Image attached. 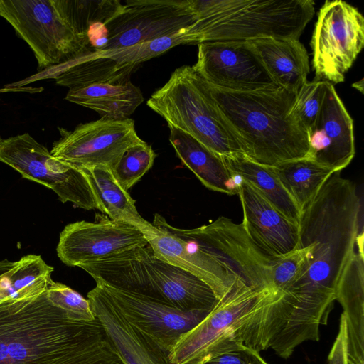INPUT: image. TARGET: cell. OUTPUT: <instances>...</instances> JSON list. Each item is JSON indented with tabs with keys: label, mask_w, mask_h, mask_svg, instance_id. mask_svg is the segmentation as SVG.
<instances>
[{
	"label": "cell",
	"mask_w": 364,
	"mask_h": 364,
	"mask_svg": "<svg viewBox=\"0 0 364 364\" xmlns=\"http://www.w3.org/2000/svg\"><path fill=\"white\" fill-rule=\"evenodd\" d=\"M333 173L301 212L299 245H313L306 272L284 291L336 300L339 277L355 252L361 203L355 184ZM284 292V291H283Z\"/></svg>",
	"instance_id": "cell-1"
},
{
	"label": "cell",
	"mask_w": 364,
	"mask_h": 364,
	"mask_svg": "<svg viewBox=\"0 0 364 364\" xmlns=\"http://www.w3.org/2000/svg\"><path fill=\"white\" fill-rule=\"evenodd\" d=\"M200 80L247 158L268 166L309 158L307 132L291 112L296 94L228 91Z\"/></svg>",
	"instance_id": "cell-2"
},
{
	"label": "cell",
	"mask_w": 364,
	"mask_h": 364,
	"mask_svg": "<svg viewBox=\"0 0 364 364\" xmlns=\"http://www.w3.org/2000/svg\"><path fill=\"white\" fill-rule=\"evenodd\" d=\"M51 279L0 301V364H48L80 336L86 321L53 301Z\"/></svg>",
	"instance_id": "cell-3"
},
{
	"label": "cell",
	"mask_w": 364,
	"mask_h": 364,
	"mask_svg": "<svg viewBox=\"0 0 364 364\" xmlns=\"http://www.w3.org/2000/svg\"><path fill=\"white\" fill-rule=\"evenodd\" d=\"M195 21L191 45L247 41L261 37L298 39L314 14L312 0H191Z\"/></svg>",
	"instance_id": "cell-4"
},
{
	"label": "cell",
	"mask_w": 364,
	"mask_h": 364,
	"mask_svg": "<svg viewBox=\"0 0 364 364\" xmlns=\"http://www.w3.org/2000/svg\"><path fill=\"white\" fill-rule=\"evenodd\" d=\"M146 104L168 124L188 134L214 152L220 155L242 154L192 66L176 68Z\"/></svg>",
	"instance_id": "cell-5"
},
{
	"label": "cell",
	"mask_w": 364,
	"mask_h": 364,
	"mask_svg": "<svg viewBox=\"0 0 364 364\" xmlns=\"http://www.w3.org/2000/svg\"><path fill=\"white\" fill-rule=\"evenodd\" d=\"M280 296L271 287L227 294L201 322L179 339L170 355L172 362L203 364L219 354L243 347L245 326Z\"/></svg>",
	"instance_id": "cell-6"
},
{
	"label": "cell",
	"mask_w": 364,
	"mask_h": 364,
	"mask_svg": "<svg viewBox=\"0 0 364 364\" xmlns=\"http://www.w3.org/2000/svg\"><path fill=\"white\" fill-rule=\"evenodd\" d=\"M0 16L30 46L40 72L93 50L73 26L65 0H0Z\"/></svg>",
	"instance_id": "cell-7"
},
{
	"label": "cell",
	"mask_w": 364,
	"mask_h": 364,
	"mask_svg": "<svg viewBox=\"0 0 364 364\" xmlns=\"http://www.w3.org/2000/svg\"><path fill=\"white\" fill-rule=\"evenodd\" d=\"M152 224L191 243L208 255L232 282L242 289L272 287L271 268L274 259L255 245L241 223L221 216L212 223L192 229L169 225L156 213Z\"/></svg>",
	"instance_id": "cell-8"
},
{
	"label": "cell",
	"mask_w": 364,
	"mask_h": 364,
	"mask_svg": "<svg viewBox=\"0 0 364 364\" xmlns=\"http://www.w3.org/2000/svg\"><path fill=\"white\" fill-rule=\"evenodd\" d=\"M0 161L26 179L53 191L63 203L85 209H97L88 180L82 168L53 156L28 133L4 139Z\"/></svg>",
	"instance_id": "cell-9"
},
{
	"label": "cell",
	"mask_w": 364,
	"mask_h": 364,
	"mask_svg": "<svg viewBox=\"0 0 364 364\" xmlns=\"http://www.w3.org/2000/svg\"><path fill=\"white\" fill-rule=\"evenodd\" d=\"M364 46V18L342 1H326L319 9L311 40L315 77L343 82Z\"/></svg>",
	"instance_id": "cell-10"
},
{
	"label": "cell",
	"mask_w": 364,
	"mask_h": 364,
	"mask_svg": "<svg viewBox=\"0 0 364 364\" xmlns=\"http://www.w3.org/2000/svg\"><path fill=\"white\" fill-rule=\"evenodd\" d=\"M58 129L60 138L53 143L51 154L82 168L104 166L112 170L129 147L143 141L130 118H100L71 131Z\"/></svg>",
	"instance_id": "cell-11"
},
{
	"label": "cell",
	"mask_w": 364,
	"mask_h": 364,
	"mask_svg": "<svg viewBox=\"0 0 364 364\" xmlns=\"http://www.w3.org/2000/svg\"><path fill=\"white\" fill-rule=\"evenodd\" d=\"M194 21L191 0H127L123 11L106 24L107 43L100 50L169 36Z\"/></svg>",
	"instance_id": "cell-12"
},
{
	"label": "cell",
	"mask_w": 364,
	"mask_h": 364,
	"mask_svg": "<svg viewBox=\"0 0 364 364\" xmlns=\"http://www.w3.org/2000/svg\"><path fill=\"white\" fill-rule=\"evenodd\" d=\"M197 46L198 59L192 67L205 82L239 92L278 87L247 41H209Z\"/></svg>",
	"instance_id": "cell-13"
},
{
	"label": "cell",
	"mask_w": 364,
	"mask_h": 364,
	"mask_svg": "<svg viewBox=\"0 0 364 364\" xmlns=\"http://www.w3.org/2000/svg\"><path fill=\"white\" fill-rule=\"evenodd\" d=\"M95 222L68 224L60 234L56 251L68 266L78 267L138 247L148 245L144 234L136 227L98 215Z\"/></svg>",
	"instance_id": "cell-14"
},
{
	"label": "cell",
	"mask_w": 364,
	"mask_h": 364,
	"mask_svg": "<svg viewBox=\"0 0 364 364\" xmlns=\"http://www.w3.org/2000/svg\"><path fill=\"white\" fill-rule=\"evenodd\" d=\"M96 284L102 287L132 325L153 337L171 353L179 339L213 309L183 311L138 294Z\"/></svg>",
	"instance_id": "cell-15"
},
{
	"label": "cell",
	"mask_w": 364,
	"mask_h": 364,
	"mask_svg": "<svg viewBox=\"0 0 364 364\" xmlns=\"http://www.w3.org/2000/svg\"><path fill=\"white\" fill-rule=\"evenodd\" d=\"M307 134L309 158L320 165L341 171L354 158L353 121L329 82H326L321 111Z\"/></svg>",
	"instance_id": "cell-16"
},
{
	"label": "cell",
	"mask_w": 364,
	"mask_h": 364,
	"mask_svg": "<svg viewBox=\"0 0 364 364\" xmlns=\"http://www.w3.org/2000/svg\"><path fill=\"white\" fill-rule=\"evenodd\" d=\"M239 180L237 194L243 211L242 224L255 245L272 259L297 249L299 225L285 217L252 184Z\"/></svg>",
	"instance_id": "cell-17"
},
{
	"label": "cell",
	"mask_w": 364,
	"mask_h": 364,
	"mask_svg": "<svg viewBox=\"0 0 364 364\" xmlns=\"http://www.w3.org/2000/svg\"><path fill=\"white\" fill-rule=\"evenodd\" d=\"M87 299L125 364H174L171 351L132 325L100 285L88 292Z\"/></svg>",
	"instance_id": "cell-18"
},
{
	"label": "cell",
	"mask_w": 364,
	"mask_h": 364,
	"mask_svg": "<svg viewBox=\"0 0 364 364\" xmlns=\"http://www.w3.org/2000/svg\"><path fill=\"white\" fill-rule=\"evenodd\" d=\"M154 256L197 277L207 284L218 299L241 290L205 252L170 232L157 228L144 235Z\"/></svg>",
	"instance_id": "cell-19"
},
{
	"label": "cell",
	"mask_w": 364,
	"mask_h": 364,
	"mask_svg": "<svg viewBox=\"0 0 364 364\" xmlns=\"http://www.w3.org/2000/svg\"><path fill=\"white\" fill-rule=\"evenodd\" d=\"M142 247H138L103 259L85 263L79 267L87 272L96 284L167 304L144 261Z\"/></svg>",
	"instance_id": "cell-20"
},
{
	"label": "cell",
	"mask_w": 364,
	"mask_h": 364,
	"mask_svg": "<svg viewBox=\"0 0 364 364\" xmlns=\"http://www.w3.org/2000/svg\"><path fill=\"white\" fill-rule=\"evenodd\" d=\"M142 255L166 302L183 311L212 309L218 301L212 289L193 274L156 257L148 245Z\"/></svg>",
	"instance_id": "cell-21"
},
{
	"label": "cell",
	"mask_w": 364,
	"mask_h": 364,
	"mask_svg": "<svg viewBox=\"0 0 364 364\" xmlns=\"http://www.w3.org/2000/svg\"><path fill=\"white\" fill-rule=\"evenodd\" d=\"M247 42L278 87L297 94L308 82L309 55L299 40L261 37Z\"/></svg>",
	"instance_id": "cell-22"
},
{
	"label": "cell",
	"mask_w": 364,
	"mask_h": 364,
	"mask_svg": "<svg viewBox=\"0 0 364 364\" xmlns=\"http://www.w3.org/2000/svg\"><path fill=\"white\" fill-rule=\"evenodd\" d=\"M169 141L183 164L208 188L230 195L237 194V178L231 175L222 156L192 136L168 124Z\"/></svg>",
	"instance_id": "cell-23"
},
{
	"label": "cell",
	"mask_w": 364,
	"mask_h": 364,
	"mask_svg": "<svg viewBox=\"0 0 364 364\" xmlns=\"http://www.w3.org/2000/svg\"><path fill=\"white\" fill-rule=\"evenodd\" d=\"M336 300L343 307L348 350L353 358L364 355V257L353 254L343 268L336 288Z\"/></svg>",
	"instance_id": "cell-24"
},
{
	"label": "cell",
	"mask_w": 364,
	"mask_h": 364,
	"mask_svg": "<svg viewBox=\"0 0 364 364\" xmlns=\"http://www.w3.org/2000/svg\"><path fill=\"white\" fill-rule=\"evenodd\" d=\"M65 100L92 109L101 118L124 120L143 102L140 89L129 80L117 84L95 83L69 89Z\"/></svg>",
	"instance_id": "cell-25"
},
{
	"label": "cell",
	"mask_w": 364,
	"mask_h": 364,
	"mask_svg": "<svg viewBox=\"0 0 364 364\" xmlns=\"http://www.w3.org/2000/svg\"><path fill=\"white\" fill-rule=\"evenodd\" d=\"M82 169L88 180L97 209L111 220L138 228L144 235L156 231L157 228L139 213L135 201L127 191L119 185L109 168L96 166Z\"/></svg>",
	"instance_id": "cell-26"
},
{
	"label": "cell",
	"mask_w": 364,
	"mask_h": 364,
	"mask_svg": "<svg viewBox=\"0 0 364 364\" xmlns=\"http://www.w3.org/2000/svg\"><path fill=\"white\" fill-rule=\"evenodd\" d=\"M221 156L232 176L252 184L285 217L299 225L301 211L282 186L272 166L254 162L242 154Z\"/></svg>",
	"instance_id": "cell-27"
},
{
	"label": "cell",
	"mask_w": 364,
	"mask_h": 364,
	"mask_svg": "<svg viewBox=\"0 0 364 364\" xmlns=\"http://www.w3.org/2000/svg\"><path fill=\"white\" fill-rule=\"evenodd\" d=\"M287 192L301 212L334 172L309 158L286 161L272 166Z\"/></svg>",
	"instance_id": "cell-28"
},
{
	"label": "cell",
	"mask_w": 364,
	"mask_h": 364,
	"mask_svg": "<svg viewBox=\"0 0 364 364\" xmlns=\"http://www.w3.org/2000/svg\"><path fill=\"white\" fill-rule=\"evenodd\" d=\"M48 364H125L98 318L87 321L77 340Z\"/></svg>",
	"instance_id": "cell-29"
},
{
	"label": "cell",
	"mask_w": 364,
	"mask_h": 364,
	"mask_svg": "<svg viewBox=\"0 0 364 364\" xmlns=\"http://www.w3.org/2000/svg\"><path fill=\"white\" fill-rule=\"evenodd\" d=\"M65 6L75 31L86 38L91 26L97 23L107 24L124 9V4L119 0H65Z\"/></svg>",
	"instance_id": "cell-30"
},
{
	"label": "cell",
	"mask_w": 364,
	"mask_h": 364,
	"mask_svg": "<svg viewBox=\"0 0 364 364\" xmlns=\"http://www.w3.org/2000/svg\"><path fill=\"white\" fill-rule=\"evenodd\" d=\"M156 156L152 147L142 141L129 147L111 171L119 185L127 191L152 167Z\"/></svg>",
	"instance_id": "cell-31"
},
{
	"label": "cell",
	"mask_w": 364,
	"mask_h": 364,
	"mask_svg": "<svg viewBox=\"0 0 364 364\" xmlns=\"http://www.w3.org/2000/svg\"><path fill=\"white\" fill-rule=\"evenodd\" d=\"M313 245L299 247L274 260L271 268L272 287L282 293L306 271L312 256Z\"/></svg>",
	"instance_id": "cell-32"
},
{
	"label": "cell",
	"mask_w": 364,
	"mask_h": 364,
	"mask_svg": "<svg viewBox=\"0 0 364 364\" xmlns=\"http://www.w3.org/2000/svg\"><path fill=\"white\" fill-rule=\"evenodd\" d=\"M326 82L315 77L314 80L308 81L296 95L291 112L307 132L313 127L321 111Z\"/></svg>",
	"instance_id": "cell-33"
},
{
	"label": "cell",
	"mask_w": 364,
	"mask_h": 364,
	"mask_svg": "<svg viewBox=\"0 0 364 364\" xmlns=\"http://www.w3.org/2000/svg\"><path fill=\"white\" fill-rule=\"evenodd\" d=\"M48 291L53 301L77 321H90L96 318L90 301L68 286L50 280Z\"/></svg>",
	"instance_id": "cell-34"
},
{
	"label": "cell",
	"mask_w": 364,
	"mask_h": 364,
	"mask_svg": "<svg viewBox=\"0 0 364 364\" xmlns=\"http://www.w3.org/2000/svg\"><path fill=\"white\" fill-rule=\"evenodd\" d=\"M203 364H268L259 352L244 346L219 354Z\"/></svg>",
	"instance_id": "cell-35"
},
{
	"label": "cell",
	"mask_w": 364,
	"mask_h": 364,
	"mask_svg": "<svg viewBox=\"0 0 364 364\" xmlns=\"http://www.w3.org/2000/svg\"><path fill=\"white\" fill-rule=\"evenodd\" d=\"M15 267L0 278V301L17 296L31 287L26 284Z\"/></svg>",
	"instance_id": "cell-36"
},
{
	"label": "cell",
	"mask_w": 364,
	"mask_h": 364,
	"mask_svg": "<svg viewBox=\"0 0 364 364\" xmlns=\"http://www.w3.org/2000/svg\"><path fill=\"white\" fill-rule=\"evenodd\" d=\"M328 364H349L346 321L342 316H341L338 333L328 356Z\"/></svg>",
	"instance_id": "cell-37"
},
{
	"label": "cell",
	"mask_w": 364,
	"mask_h": 364,
	"mask_svg": "<svg viewBox=\"0 0 364 364\" xmlns=\"http://www.w3.org/2000/svg\"><path fill=\"white\" fill-rule=\"evenodd\" d=\"M352 86L363 93V79L352 84Z\"/></svg>",
	"instance_id": "cell-38"
},
{
	"label": "cell",
	"mask_w": 364,
	"mask_h": 364,
	"mask_svg": "<svg viewBox=\"0 0 364 364\" xmlns=\"http://www.w3.org/2000/svg\"><path fill=\"white\" fill-rule=\"evenodd\" d=\"M3 139L0 136V144H1V142L3 141Z\"/></svg>",
	"instance_id": "cell-39"
}]
</instances>
